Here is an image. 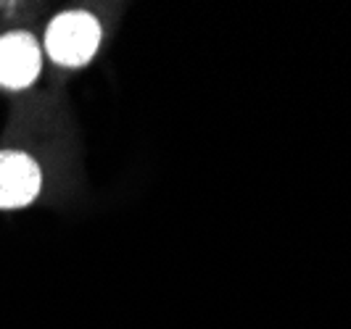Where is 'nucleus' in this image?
Returning a JSON list of instances; mask_svg holds the SVG:
<instances>
[{"mask_svg":"<svg viewBox=\"0 0 351 329\" xmlns=\"http://www.w3.org/2000/svg\"><path fill=\"white\" fill-rule=\"evenodd\" d=\"M43 69V51L29 32H8L0 37V87L24 90L35 85Z\"/></svg>","mask_w":351,"mask_h":329,"instance_id":"2","label":"nucleus"},{"mask_svg":"<svg viewBox=\"0 0 351 329\" xmlns=\"http://www.w3.org/2000/svg\"><path fill=\"white\" fill-rule=\"evenodd\" d=\"M101 45V24L88 11H64L45 29V53L53 64L80 69L90 64Z\"/></svg>","mask_w":351,"mask_h":329,"instance_id":"1","label":"nucleus"},{"mask_svg":"<svg viewBox=\"0 0 351 329\" xmlns=\"http://www.w3.org/2000/svg\"><path fill=\"white\" fill-rule=\"evenodd\" d=\"M43 172L21 150H0V208H24L40 195Z\"/></svg>","mask_w":351,"mask_h":329,"instance_id":"3","label":"nucleus"}]
</instances>
